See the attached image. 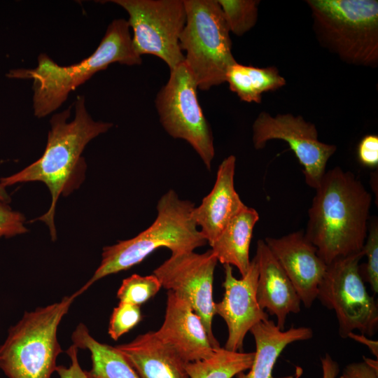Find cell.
I'll return each mask as SVG.
<instances>
[{"instance_id":"7","label":"cell","mask_w":378,"mask_h":378,"mask_svg":"<svg viewBox=\"0 0 378 378\" xmlns=\"http://www.w3.org/2000/svg\"><path fill=\"white\" fill-rule=\"evenodd\" d=\"M186 22L179 37L185 63L198 89L225 83L228 69L237 62L230 30L217 0H183Z\"/></svg>"},{"instance_id":"23","label":"cell","mask_w":378,"mask_h":378,"mask_svg":"<svg viewBox=\"0 0 378 378\" xmlns=\"http://www.w3.org/2000/svg\"><path fill=\"white\" fill-rule=\"evenodd\" d=\"M254 354L219 347L209 358L188 362L185 368L190 378H232L251 368Z\"/></svg>"},{"instance_id":"22","label":"cell","mask_w":378,"mask_h":378,"mask_svg":"<svg viewBox=\"0 0 378 378\" xmlns=\"http://www.w3.org/2000/svg\"><path fill=\"white\" fill-rule=\"evenodd\" d=\"M225 82L240 100L256 104L261 103L263 93L276 90L286 84L275 66L259 68L238 62L228 69Z\"/></svg>"},{"instance_id":"14","label":"cell","mask_w":378,"mask_h":378,"mask_svg":"<svg viewBox=\"0 0 378 378\" xmlns=\"http://www.w3.org/2000/svg\"><path fill=\"white\" fill-rule=\"evenodd\" d=\"M264 241L293 284L301 302L310 308L327 268L316 248L302 231L279 238L266 237Z\"/></svg>"},{"instance_id":"5","label":"cell","mask_w":378,"mask_h":378,"mask_svg":"<svg viewBox=\"0 0 378 378\" xmlns=\"http://www.w3.org/2000/svg\"><path fill=\"white\" fill-rule=\"evenodd\" d=\"M306 4L323 48L348 64L377 66V0H307Z\"/></svg>"},{"instance_id":"25","label":"cell","mask_w":378,"mask_h":378,"mask_svg":"<svg viewBox=\"0 0 378 378\" xmlns=\"http://www.w3.org/2000/svg\"><path fill=\"white\" fill-rule=\"evenodd\" d=\"M161 287V283L155 275L134 274L122 281L117 298L120 302L140 306L155 295Z\"/></svg>"},{"instance_id":"6","label":"cell","mask_w":378,"mask_h":378,"mask_svg":"<svg viewBox=\"0 0 378 378\" xmlns=\"http://www.w3.org/2000/svg\"><path fill=\"white\" fill-rule=\"evenodd\" d=\"M80 295L77 290L62 300L26 312L12 326L0 346V368L8 378H50L62 352L57 328L71 304Z\"/></svg>"},{"instance_id":"3","label":"cell","mask_w":378,"mask_h":378,"mask_svg":"<svg viewBox=\"0 0 378 378\" xmlns=\"http://www.w3.org/2000/svg\"><path fill=\"white\" fill-rule=\"evenodd\" d=\"M115 62L129 66L142 62L133 47L130 26L125 19L113 20L94 52L78 63L60 66L41 53L36 68L13 69L6 76L33 80L34 115L43 118L58 108L71 91Z\"/></svg>"},{"instance_id":"31","label":"cell","mask_w":378,"mask_h":378,"mask_svg":"<svg viewBox=\"0 0 378 378\" xmlns=\"http://www.w3.org/2000/svg\"><path fill=\"white\" fill-rule=\"evenodd\" d=\"M69 358L68 367L57 365L56 372L58 378H88L85 370L80 367L78 359V348L72 344L66 350Z\"/></svg>"},{"instance_id":"34","label":"cell","mask_w":378,"mask_h":378,"mask_svg":"<svg viewBox=\"0 0 378 378\" xmlns=\"http://www.w3.org/2000/svg\"><path fill=\"white\" fill-rule=\"evenodd\" d=\"M0 200L8 203L10 202V198L6 192L5 188L0 184Z\"/></svg>"},{"instance_id":"29","label":"cell","mask_w":378,"mask_h":378,"mask_svg":"<svg viewBox=\"0 0 378 378\" xmlns=\"http://www.w3.org/2000/svg\"><path fill=\"white\" fill-rule=\"evenodd\" d=\"M358 161L365 167H375L378 164V136L368 134L363 137L357 149Z\"/></svg>"},{"instance_id":"15","label":"cell","mask_w":378,"mask_h":378,"mask_svg":"<svg viewBox=\"0 0 378 378\" xmlns=\"http://www.w3.org/2000/svg\"><path fill=\"white\" fill-rule=\"evenodd\" d=\"M156 332L186 363L207 358L215 349L200 317L186 299L172 290L167 292L164 322Z\"/></svg>"},{"instance_id":"17","label":"cell","mask_w":378,"mask_h":378,"mask_svg":"<svg viewBox=\"0 0 378 378\" xmlns=\"http://www.w3.org/2000/svg\"><path fill=\"white\" fill-rule=\"evenodd\" d=\"M255 258L258 267V303L262 309L276 316L277 327L284 330L288 315L300 312L301 300L263 239L257 242Z\"/></svg>"},{"instance_id":"2","label":"cell","mask_w":378,"mask_h":378,"mask_svg":"<svg viewBox=\"0 0 378 378\" xmlns=\"http://www.w3.org/2000/svg\"><path fill=\"white\" fill-rule=\"evenodd\" d=\"M308 211L305 237L328 265L362 251L372 196L350 171L340 167L325 172Z\"/></svg>"},{"instance_id":"32","label":"cell","mask_w":378,"mask_h":378,"mask_svg":"<svg viewBox=\"0 0 378 378\" xmlns=\"http://www.w3.org/2000/svg\"><path fill=\"white\" fill-rule=\"evenodd\" d=\"M323 378H336L340 372V367L338 363L334 360L332 357L326 354L321 358Z\"/></svg>"},{"instance_id":"12","label":"cell","mask_w":378,"mask_h":378,"mask_svg":"<svg viewBox=\"0 0 378 378\" xmlns=\"http://www.w3.org/2000/svg\"><path fill=\"white\" fill-rule=\"evenodd\" d=\"M217 262L211 249L203 253L187 251L172 254L153 271L162 287L188 302L200 317L214 349L220 347L212 330L216 303L213 282Z\"/></svg>"},{"instance_id":"11","label":"cell","mask_w":378,"mask_h":378,"mask_svg":"<svg viewBox=\"0 0 378 378\" xmlns=\"http://www.w3.org/2000/svg\"><path fill=\"white\" fill-rule=\"evenodd\" d=\"M252 132L256 150L264 148L273 139L286 141L303 167L306 183L314 189L318 186L328 160L337 150L335 145L319 141L315 125L301 115L280 113L272 116L262 111L254 120Z\"/></svg>"},{"instance_id":"16","label":"cell","mask_w":378,"mask_h":378,"mask_svg":"<svg viewBox=\"0 0 378 378\" xmlns=\"http://www.w3.org/2000/svg\"><path fill=\"white\" fill-rule=\"evenodd\" d=\"M236 158L230 155L220 164L214 186L198 206L192 218L200 231L211 245L232 218L246 205L237 192L234 176Z\"/></svg>"},{"instance_id":"26","label":"cell","mask_w":378,"mask_h":378,"mask_svg":"<svg viewBox=\"0 0 378 378\" xmlns=\"http://www.w3.org/2000/svg\"><path fill=\"white\" fill-rule=\"evenodd\" d=\"M367 238L363 247L367 262L360 265V272L364 282L370 284L374 293H378V223L377 220L372 221Z\"/></svg>"},{"instance_id":"10","label":"cell","mask_w":378,"mask_h":378,"mask_svg":"<svg viewBox=\"0 0 378 378\" xmlns=\"http://www.w3.org/2000/svg\"><path fill=\"white\" fill-rule=\"evenodd\" d=\"M129 14L133 47L138 55H153L169 69L184 62L179 37L186 22L183 0H113Z\"/></svg>"},{"instance_id":"8","label":"cell","mask_w":378,"mask_h":378,"mask_svg":"<svg viewBox=\"0 0 378 378\" xmlns=\"http://www.w3.org/2000/svg\"><path fill=\"white\" fill-rule=\"evenodd\" d=\"M197 89L191 71L183 62L170 70L168 81L156 94L155 105L167 133L187 141L210 170L215 155L214 136L199 103Z\"/></svg>"},{"instance_id":"13","label":"cell","mask_w":378,"mask_h":378,"mask_svg":"<svg viewBox=\"0 0 378 378\" xmlns=\"http://www.w3.org/2000/svg\"><path fill=\"white\" fill-rule=\"evenodd\" d=\"M223 298L215 303V314L226 323L228 336L224 348L233 351L242 349L246 333L256 323L268 319V314L257 301L256 288L258 267L255 256L247 272L238 279L232 274L231 265L225 264Z\"/></svg>"},{"instance_id":"27","label":"cell","mask_w":378,"mask_h":378,"mask_svg":"<svg viewBox=\"0 0 378 378\" xmlns=\"http://www.w3.org/2000/svg\"><path fill=\"white\" fill-rule=\"evenodd\" d=\"M141 320L140 306L120 302L112 312L108 332L113 340H118L135 327Z\"/></svg>"},{"instance_id":"28","label":"cell","mask_w":378,"mask_h":378,"mask_svg":"<svg viewBox=\"0 0 378 378\" xmlns=\"http://www.w3.org/2000/svg\"><path fill=\"white\" fill-rule=\"evenodd\" d=\"M24 216L13 210L6 202L0 200V239L27 232Z\"/></svg>"},{"instance_id":"19","label":"cell","mask_w":378,"mask_h":378,"mask_svg":"<svg viewBox=\"0 0 378 378\" xmlns=\"http://www.w3.org/2000/svg\"><path fill=\"white\" fill-rule=\"evenodd\" d=\"M250 332L255 343L253 360L248 372L238 374L237 378H274L272 370L276 361L287 345L313 337L310 328H290L281 330L269 318L256 323Z\"/></svg>"},{"instance_id":"30","label":"cell","mask_w":378,"mask_h":378,"mask_svg":"<svg viewBox=\"0 0 378 378\" xmlns=\"http://www.w3.org/2000/svg\"><path fill=\"white\" fill-rule=\"evenodd\" d=\"M339 378H378L377 360L363 357V361L348 364Z\"/></svg>"},{"instance_id":"20","label":"cell","mask_w":378,"mask_h":378,"mask_svg":"<svg viewBox=\"0 0 378 378\" xmlns=\"http://www.w3.org/2000/svg\"><path fill=\"white\" fill-rule=\"evenodd\" d=\"M258 220L257 211L246 205L210 245L217 260L223 265L236 267L241 276L249 268V248L253 228Z\"/></svg>"},{"instance_id":"24","label":"cell","mask_w":378,"mask_h":378,"mask_svg":"<svg viewBox=\"0 0 378 378\" xmlns=\"http://www.w3.org/2000/svg\"><path fill=\"white\" fill-rule=\"evenodd\" d=\"M230 32L241 36L256 24L258 0H217Z\"/></svg>"},{"instance_id":"4","label":"cell","mask_w":378,"mask_h":378,"mask_svg":"<svg viewBox=\"0 0 378 378\" xmlns=\"http://www.w3.org/2000/svg\"><path fill=\"white\" fill-rule=\"evenodd\" d=\"M195 206L174 190H168L157 204V217L150 226L132 239L103 248L100 265L80 293L108 275L130 269L158 248L176 254L204 246L207 241L192 218Z\"/></svg>"},{"instance_id":"18","label":"cell","mask_w":378,"mask_h":378,"mask_svg":"<svg viewBox=\"0 0 378 378\" xmlns=\"http://www.w3.org/2000/svg\"><path fill=\"white\" fill-rule=\"evenodd\" d=\"M115 348L140 378H190L185 368L187 363L156 332L139 335Z\"/></svg>"},{"instance_id":"21","label":"cell","mask_w":378,"mask_h":378,"mask_svg":"<svg viewBox=\"0 0 378 378\" xmlns=\"http://www.w3.org/2000/svg\"><path fill=\"white\" fill-rule=\"evenodd\" d=\"M71 340L78 349H87L90 353L92 367L85 371L88 378H140L115 346L96 340L83 323L76 326Z\"/></svg>"},{"instance_id":"9","label":"cell","mask_w":378,"mask_h":378,"mask_svg":"<svg viewBox=\"0 0 378 378\" xmlns=\"http://www.w3.org/2000/svg\"><path fill=\"white\" fill-rule=\"evenodd\" d=\"M358 253L339 258L327 265L318 286L316 299L328 309L334 310L339 323V334L346 338L355 330L372 337L378 328V306L369 295L360 272Z\"/></svg>"},{"instance_id":"1","label":"cell","mask_w":378,"mask_h":378,"mask_svg":"<svg viewBox=\"0 0 378 378\" xmlns=\"http://www.w3.org/2000/svg\"><path fill=\"white\" fill-rule=\"evenodd\" d=\"M70 114L69 108L52 116L46 147L38 160L11 176L0 178V184L5 188L32 181L42 182L48 187L50 206L34 220L46 224L53 241L57 238L55 213L59 197L69 195L82 183L86 164L81 155L85 146L113 126L111 122L92 119L85 108L83 96L78 97L74 118L67 122Z\"/></svg>"},{"instance_id":"33","label":"cell","mask_w":378,"mask_h":378,"mask_svg":"<svg viewBox=\"0 0 378 378\" xmlns=\"http://www.w3.org/2000/svg\"><path fill=\"white\" fill-rule=\"evenodd\" d=\"M348 337L351 338L363 344L368 346L371 353L378 357V342L370 340L367 336L364 335H358L353 332L348 335Z\"/></svg>"}]
</instances>
